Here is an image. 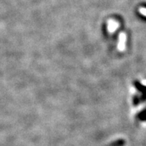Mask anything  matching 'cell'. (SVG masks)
I'll list each match as a JSON object with an SVG mask.
<instances>
[{
  "label": "cell",
  "instance_id": "1",
  "mask_svg": "<svg viewBox=\"0 0 146 146\" xmlns=\"http://www.w3.org/2000/svg\"><path fill=\"white\" fill-rule=\"evenodd\" d=\"M139 12L141 14H143V16L146 17V7H140V8H139Z\"/></svg>",
  "mask_w": 146,
  "mask_h": 146
}]
</instances>
